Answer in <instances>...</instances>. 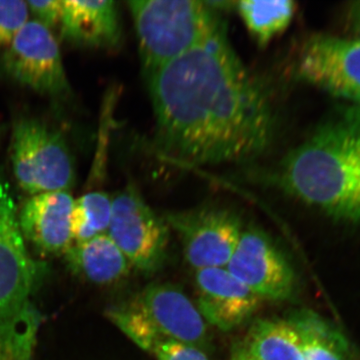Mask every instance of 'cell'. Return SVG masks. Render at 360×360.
<instances>
[{"instance_id": "obj_15", "label": "cell", "mask_w": 360, "mask_h": 360, "mask_svg": "<svg viewBox=\"0 0 360 360\" xmlns=\"http://www.w3.org/2000/svg\"><path fill=\"white\" fill-rule=\"evenodd\" d=\"M65 255L73 272L85 281L101 285L124 278L131 267L108 233L72 245Z\"/></svg>"}, {"instance_id": "obj_14", "label": "cell", "mask_w": 360, "mask_h": 360, "mask_svg": "<svg viewBox=\"0 0 360 360\" xmlns=\"http://www.w3.org/2000/svg\"><path fill=\"white\" fill-rule=\"evenodd\" d=\"M61 32L73 44L113 49L122 40L117 4L113 0H63Z\"/></svg>"}, {"instance_id": "obj_24", "label": "cell", "mask_w": 360, "mask_h": 360, "mask_svg": "<svg viewBox=\"0 0 360 360\" xmlns=\"http://www.w3.org/2000/svg\"><path fill=\"white\" fill-rule=\"evenodd\" d=\"M347 25L352 37L360 39V1L350 4L347 8Z\"/></svg>"}, {"instance_id": "obj_16", "label": "cell", "mask_w": 360, "mask_h": 360, "mask_svg": "<svg viewBox=\"0 0 360 360\" xmlns=\"http://www.w3.org/2000/svg\"><path fill=\"white\" fill-rule=\"evenodd\" d=\"M286 321L295 329L304 360H347L342 336L309 310H296Z\"/></svg>"}, {"instance_id": "obj_18", "label": "cell", "mask_w": 360, "mask_h": 360, "mask_svg": "<svg viewBox=\"0 0 360 360\" xmlns=\"http://www.w3.org/2000/svg\"><path fill=\"white\" fill-rule=\"evenodd\" d=\"M234 6L251 37L262 46L288 30L296 11L291 0H243Z\"/></svg>"}, {"instance_id": "obj_7", "label": "cell", "mask_w": 360, "mask_h": 360, "mask_svg": "<svg viewBox=\"0 0 360 360\" xmlns=\"http://www.w3.org/2000/svg\"><path fill=\"white\" fill-rule=\"evenodd\" d=\"M163 219L179 236L184 257L195 270L226 267L243 231L238 213L217 205L169 212Z\"/></svg>"}, {"instance_id": "obj_4", "label": "cell", "mask_w": 360, "mask_h": 360, "mask_svg": "<svg viewBox=\"0 0 360 360\" xmlns=\"http://www.w3.org/2000/svg\"><path fill=\"white\" fill-rule=\"evenodd\" d=\"M11 155L18 186L30 195L70 191L75 184V160L65 136L40 120L15 122Z\"/></svg>"}, {"instance_id": "obj_20", "label": "cell", "mask_w": 360, "mask_h": 360, "mask_svg": "<svg viewBox=\"0 0 360 360\" xmlns=\"http://www.w3.org/2000/svg\"><path fill=\"white\" fill-rule=\"evenodd\" d=\"M39 324L34 309L16 321L0 324V360H32Z\"/></svg>"}, {"instance_id": "obj_17", "label": "cell", "mask_w": 360, "mask_h": 360, "mask_svg": "<svg viewBox=\"0 0 360 360\" xmlns=\"http://www.w3.org/2000/svg\"><path fill=\"white\" fill-rule=\"evenodd\" d=\"M243 342L258 360H304L295 329L283 319H258Z\"/></svg>"}, {"instance_id": "obj_10", "label": "cell", "mask_w": 360, "mask_h": 360, "mask_svg": "<svg viewBox=\"0 0 360 360\" xmlns=\"http://www.w3.org/2000/svg\"><path fill=\"white\" fill-rule=\"evenodd\" d=\"M225 269L262 300L284 302L295 293L292 264L276 241L257 227L243 229Z\"/></svg>"}, {"instance_id": "obj_9", "label": "cell", "mask_w": 360, "mask_h": 360, "mask_svg": "<svg viewBox=\"0 0 360 360\" xmlns=\"http://www.w3.org/2000/svg\"><path fill=\"white\" fill-rule=\"evenodd\" d=\"M1 68L11 79L39 94L63 96L70 92L58 40L37 21H28L4 51Z\"/></svg>"}, {"instance_id": "obj_8", "label": "cell", "mask_w": 360, "mask_h": 360, "mask_svg": "<svg viewBox=\"0 0 360 360\" xmlns=\"http://www.w3.org/2000/svg\"><path fill=\"white\" fill-rule=\"evenodd\" d=\"M37 274L11 186L0 175V324L16 321L32 309L30 298Z\"/></svg>"}, {"instance_id": "obj_6", "label": "cell", "mask_w": 360, "mask_h": 360, "mask_svg": "<svg viewBox=\"0 0 360 360\" xmlns=\"http://www.w3.org/2000/svg\"><path fill=\"white\" fill-rule=\"evenodd\" d=\"M293 71L304 84L360 106V39L310 35L296 51Z\"/></svg>"}, {"instance_id": "obj_23", "label": "cell", "mask_w": 360, "mask_h": 360, "mask_svg": "<svg viewBox=\"0 0 360 360\" xmlns=\"http://www.w3.org/2000/svg\"><path fill=\"white\" fill-rule=\"evenodd\" d=\"M28 11L34 16L35 21L51 30L60 25L63 13V0H46V1H26Z\"/></svg>"}, {"instance_id": "obj_2", "label": "cell", "mask_w": 360, "mask_h": 360, "mask_svg": "<svg viewBox=\"0 0 360 360\" xmlns=\"http://www.w3.org/2000/svg\"><path fill=\"white\" fill-rule=\"evenodd\" d=\"M262 176L329 217L360 222V106L335 111Z\"/></svg>"}, {"instance_id": "obj_1", "label": "cell", "mask_w": 360, "mask_h": 360, "mask_svg": "<svg viewBox=\"0 0 360 360\" xmlns=\"http://www.w3.org/2000/svg\"><path fill=\"white\" fill-rule=\"evenodd\" d=\"M155 148L184 165H243L264 156L279 129L274 94L251 72L225 27L148 78Z\"/></svg>"}, {"instance_id": "obj_5", "label": "cell", "mask_w": 360, "mask_h": 360, "mask_svg": "<svg viewBox=\"0 0 360 360\" xmlns=\"http://www.w3.org/2000/svg\"><path fill=\"white\" fill-rule=\"evenodd\" d=\"M169 232L163 217L148 205L131 182L111 198L108 234L139 271L153 274L165 265Z\"/></svg>"}, {"instance_id": "obj_19", "label": "cell", "mask_w": 360, "mask_h": 360, "mask_svg": "<svg viewBox=\"0 0 360 360\" xmlns=\"http://www.w3.org/2000/svg\"><path fill=\"white\" fill-rule=\"evenodd\" d=\"M111 219V198L103 191H90L73 203L71 214L72 245L108 233Z\"/></svg>"}, {"instance_id": "obj_13", "label": "cell", "mask_w": 360, "mask_h": 360, "mask_svg": "<svg viewBox=\"0 0 360 360\" xmlns=\"http://www.w3.org/2000/svg\"><path fill=\"white\" fill-rule=\"evenodd\" d=\"M73 203L70 191L30 196L18 213L23 238L45 255H65L72 245Z\"/></svg>"}, {"instance_id": "obj_3", "label": "cell", "mask_w": 360, "mask_h": 360, "mask_svg": "<svg viewBox=\"0 0 360 360\" xmlns=\"http://www.w3.org/2000/svg\"><path fill=\"white\" fill-rule=\"evenodd\" d=\"M146 79L224 28L210 1H129Z\"/></svg>"}, {"instance_id": "obj_21", "label": "cell", "mask_w": 360, "mask_h": 360, "mask_svg": "<svg viewBox=\"0 0 360 360\" xmlns=\"http://www.w3.org/2000/svg\"><path fill=\"white\" fill-rule=\"evenodd\" d=\"M30 21L26 1L0 0V51H4Z\"/></svg>"}, {"instance_id": "obj_11", "label": "cell", "mask_w": 360, "mask_h": 360, "mask_svg": "<svg viewBox=\"0 0 360 360\" xmlns=\"http://www.w3.org/2000/svg\"><path fill=\"white\" fill-rule=\"evenodd\" d=\"M129 303L158 338L202 350L207 347V323L179 286L167 283L149 284Z\"/></svg>"}, {"instance_id": "obj_25", "label": "cell", "mask_w": 360, "mask_h": 360, "mask_svg": "<svg viewBox=\"0 0 360 360\" xmlns=\"http://www.w3.org/2000/svg\"><path fill=\"white\" fill-rule=\"evenodd\" d=\"M229 360H258L257 357L250 354L245 347V342L236 343L231 350V356Z\"/></svg>"}, {"instance_id": "obj_22", "label": "cell", "mask_w": 360, "mask_h": 360, "mask_svg": "<svg viewBox=\"0 0 360 360\" xmlns=\"http://www.w3.org/2000/svg\"><path fill=\"white\" fill-rule=\"evenodd\" d=\"M148 354L156 360H210L205 350L169 338L156 340Z\"/></svg>"}, {"instance_id": "obj_12", "label": "cell", "mask_w": 360, "mask_h": 360, "mask_svg": "<svg viewBox=\"0 0 360 360\" xmlns=\"http://www.w3.org/2000/svg\"><path fill=\"white\" fill-rule=\"evenodd\" d=\"M196 307L206 323L224 333L250 321L262 300L225 267L195 270Z\"/></svg>"}]
</instances>
